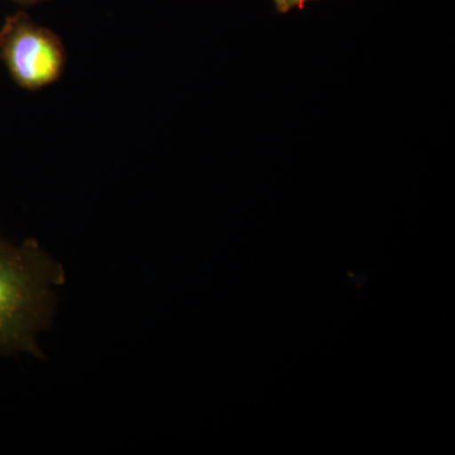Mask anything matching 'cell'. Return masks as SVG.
I'll list each match as a JSON object with an SVG mask.
<instances>
[{
  "mask_svg": "<svg viewBox=\"0 0 455 455\" xmlns=\"http://www.w3.org/2000/svg\"><path fill=\"white\" fill-rule=\"evenodd\" d=\"M278 13H289L293 9H300L304 5L309 4L311 2H317V0H272Z\"/></svg>",
  "mask_w": 455,
  "mask_h": 455,
  "instance_id": "obj_3",
  "label": "cell"
},
{
  "mask_svg": "<svg viewBox=\"0 0 455 455\" xmlns=\"http://www.w3.org/2000/svg\"><path fill=\"white\" fill-rule=\"evenodd\" d=\"M64 283V268L37 242L0 238V355H42L37 335L52 319L53 287Z\"/></svg>",
  "mask_w": 455,
  "mask_h": 455,
  "instance_id": "obj_1",
  "label": "cell"
},
{
  "mask_svg": "<svg viewBox=\"0 0 455 455\" xmlns=\"http://www.w3.org/2000/svg\"><path fill=\"white\" fill-rule=\"evenodd\" d=\"M0 57L12 79L28 90L56 82L65 65V51L60 38L25 13L5 20L0 29Z\"/></svg>",
  "mask_w": 455,
  "mask_h": 455,
  "instance_id": "obj_2",
  "label": "cell"
},
{
  "mask_svg": "<svg viewBox=\"0 0 455 455\" xmlns=\"http://www.w3.org/2000/svg\"><path fill=\"white\" fill-rule=\"evenodd\" d=\"M11 2L18 3V4L32 5L36 3L42 2V0H11Z\"/></svg>",
  "mask_w": 455,
  "mask_h": 455,
  "instance_id": "obj_4",
  "label": "cell"
}]
</instances>
